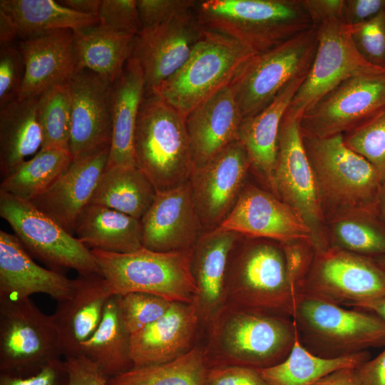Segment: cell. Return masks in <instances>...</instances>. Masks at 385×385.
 I'll list each match as a JSON object with an SVG mask.
<instances>
[{
    "instance_id": "44dd1931",
    "label": "cell",
    "mask_w": 385,
    "mask_h": 385,
    "mask_svg": "<svg viewBox=\"0 0 385 385\" xmlns=\"http://www.w3.org/2000/svg\"><path fill=\"white\" fill-rule=\"evenodd\" d=\"M203 332L195 305L173 302L162 317L130 334L133 367L176 359L197 345Z\"/></svg>"
},
{
    "instance_id": "d6a6232c",
    "label": "cell",
    "mask_w": 385,
    "mask_h": 385,
    "mask_svg": "<svg viewBox=\"0 0 385 385\" xmlns=\"http://www.w3.org/2000/svg\"><path fill=\"white\" fill-rule=\"evenodd\" d=\"M119 301L118 294L109 297L98 329L81 344V354L94 363L108 379L134 366L130 351V334L123 322Z\"/></svg>"
},
{
    "instance_id": "9a60e30c",
    "label": "cell",
    "mask_w": 385,
    "mask_h": 385,
    "mask_svg": "<svg viewBox=\"0 0 385 385\" xmlns=\"http://www.w3.org/2000/svg\"><path fill=\"white\" fill-rule=\"evenodd\" d=\"M318 43L311 67L287 111L296 117L351 76L385 68L367 63L358 52L350 26L341 20L317 26Z\"/></svg>"
},
{
    "instance_id": "816d5d0a",
    "label": "cell",
    "mask_w": 385,
    "mask_h": 385,
    "mask_svg": "<svg viewBox=\"0 0 385 385\" xmlns=\"http://www.w3.org/2000/svg\"><path fill=\"white\" fill-rule=\"evenodd\" d=\"M354 385H385V348L374 359L353 368Z\"/></svg>"
},
{
    "instance_id": "8fae6325",
    "label": "cell",
    "mask_w": 385,
    "mask_h": 385,
    "mask_svg": "<svg viewBox=\"0 0 385 385\" xmlns=\"http://www.w3.org/2000/svg\"><path fill=\"white\" fill-rule=\"evenodd\" d=\"M61 357L51 315L29 297L0 299V374L31 375Z\"/></svg>"
},
{
    "instance_id": "d6986e66",
    "label": "cell",
    "mask_w": 385,
    "mask_h": 385,
    "mask_svg": "<svg viewBox=\"0 0 385 385\" xmlns=\"http://www.w3.org/2000/svg\"><path fill=\"white\" fill-rule=\"evenodd\" d=\"M71 98L72 158L111 145L113 85L96 73L76 71L66 82Z\"/></svg>"
},
{
    "instance_id": "f907efd6",
    "label": "cell",
    "mask_w": 385,
    "mask_h": 385,
    "mask_svg": "<svg viewBox=\"0 0 385 385\" xmlns=\"http://www.w3.org/2000/svg\"><path fill=\"white\" fill-rule=\"evenodd\" d=\"M385 11V0H344L342 21L354 26Z\"/></svg>"
},
{
    "instance_id": "4316f807",
    "label": "cell",
    "mask_w": 385,
    "mask_h": 385,
    "mask_svg": "<svg viewBox=\"0 0 385 385\" xmlns=\"http://www.w3.org/2000/svg\"><path fill=\"white\" fill-rule=\"evenodd\" d=\"M75 279L35 263L16 235L0 231V299H21L36 293L57 302L68 298Z\"/></svg>"
},
{
    "instance_id": "ffe728a7",
    "label": "cell",
    "mask_w": 385,
    "mask_h": 385,
    "mask_svg": "<svg viewBox=\"0 0 385 385\" xmlns=\"http://www.w3.org/2000/svg\"><path fill=\"white\" fill-rule=\"evenodd\" d=\"M140 224L143 247L161 252L192 250L203 229L190 182L157 192Z\"/></svg>"
},
{
    "instance_id": "277c9868",
    "label": "cell",
    "mask_w": 385,
    "mask_h": 385,
    "mask_svg": "<svg viewBox=\"0 0 385 385\" xmlns=\"http://www.w3.org/2000/svg\"><path fill=\"white\" fill-rule=\"evenodd\" d=\"M133 151L135 165L157 192L188 183L195 168L185 117L156 93L144 94Z\"/></svg>"
},
{
    "instance_id": "7a4b0ae2",
    "label": "cell",
    "mask_w": 385,
    "mask_h": 385,
    "mask_svg": "<svg viewBox=\"0 0 385 385\" xmlns=\"http://www.w3.org/2000/svg\"><path fill=\"white\" fill-rule=\"evenodd\" d=\"M242 237L229 260L226 304L292 318L297 293L282 243Z\"/></svg>"
},
{
    "instance_id": "4fadbf2b",
    "label": "cell",
    "mask_w": 385,
    "mask_h": 385,
    "mask_svg": "<svg viewBox=\"0 0 385 385\" xmlns=\"http://www.w3.org/2000/svg\"><path fill=\"white\" fill-rule=\"evenodd\" d=\"M384 295L385 269L376 258L329 247L315 251L299 297L352 307Z\"/></svg>"
},
{
    "instance_id": "7bdbcfd3",
    "label": "cell",
    "mask_w": 385,
    "mask_h": 385,
    "mask_svg": "<svg viewBox=\"0 0 385 385\" xmlns=\"http://www.w3.org/2000/svg\"><path fill=\"white\" fill-rule=\"evenodd\" d=\"M350 28L354 45L362 58L374 66L385 68V11Z\"/></svg>"
},
{
    "instance_id": "4dcf8cb0",
    "label": "cell",
    "mask_w": 385,
    "mask_h": 385,
    "mask_svg": "<svg viewBox=\"0 0 385 385\" xmlns=\"http://www.w3.org/2000/svg\"><path fill=\"white\" fill-rule=\"evenodd\" d=\"M74 232L91 250L128 253L143 247L140 220L100 205L88 204L83 209Z\"/></svg>"
},
{
    "instance_id": "9c48e42d",
    "label": "cell",
    "mask_w": 385,
    "mask_h": 385,
    "mask_svg": "<svg viewBox=\"0 0 385 385\" xmlns=\"http://www.w3.org/2000/svg\"><path fill=\"white\" fill-rule=\"evenodd\" d=\"M317 43L318 29L314 26L255 53L242 66L230 85L243 119L262 111L292 79L308 73Z\"/></svg>"
},
{
    "instance_id": "8992f818",
    "label": "cell",
    "mask_w": 385,
    "mask_h": 385,
    "mask_svg": "<svg viewBox=\"0 0 385 385\" xmlns=\"http://www.w3.org/2000/svg\"><path fill=\"white\" fill-rule=\"evenodd\" d=\"M367 312L299 297L292 319L298 340L307 351L334 359L385 346V322Z\"/></svg>"
},
{
    "instance_id": "74e56055",
    "label": "cell",
    "mask_w": 385,
    "mask_h": 385,
    "mask_svg": "<svg viewBox=\"0 0 385 385\" xmlns=\"http://www.w3.org/2000/svg\"><path fill=\"white\" fill-rule=\"evenodd\" d=\"M72 159L68 150H39L2 179L0 190L30 202L53 184Z\"/></svg>"
},
{
    "instance_id": "7dc6e473",
    "label": "cell",
    "mask_w": 385,
    "mask_h": 385,
    "mask_svg": "<svg viewBox=\"0 0 385 385\" xmlns=\"http://www.w3.org/2000/svg\"><path fill=\"white\" fill-rule=\"evenodd\" d=\"M0 385H69V376L63 360L56 359L31 375L20 376L0 374Z\"/></svg>"
},
{
    "instance_id": "83f0119b",
    "label": "cell",
    "mask_w": 385,
    "mask_h": 385,
    "mask_svg": "<svg viewBox=\"0 0 385 385\" xmlns=\"http://www.w3.org/2000/svg\"><path fill=\"white\" fill-rule=\"evenodd\" d=\"M307 74L292 79L266 108L244 118L240 127L238 140L249 155L251 168L260 175L274 195V170L281 122Z\"/></svg>"
},
{
    "instance_id": "681fc988",
    "label": "cell",
    "mask_w": 385,
    "mask_h": 385,
    "mask_svg": "<svg viewBox=\"0 0 385 385\" xmlns=\"http://www.w3.org/2000/svg\"><path fill=\"white\" fill-rule=\"evenodd\" d=\"M69 385H108V378L84 355L64 358Z\"/></svg>"
},
{
    "instance_id": "6f0895ef",
    "label": "cell",
    "mask_w": 385,
    "mask_h": 385,
    "mask_svg": "<svg viewBox=\"0 0 385 385\" xmlns=\"http://www.w3.org/2000/svg\"><path fill=\"white\" fill-rule=\"evenodd\" d=\"M352 307L371 312L385 322V295L371 300L357 303Z\"/></svg>"
},
{
    "instance_id": "9f6ffc18",
    "label": "cell",
    "mask_w": 385,
    "mask_h": 385,
    "mask_svg": "<svg viewBox=\"0 0 385 385\" xmlns=\"http://www.w3.org/2000/svg\"><path fill=\"white\" fill-rule=\"evenodd\" d=\"M63 6L80 14L98 18L101 0H60Z\"/></svg>"
},
{
    "instance_id": "603a6c76",
    "label": "cell",
    "mask_w": 385,
    "mask_h": 385,
    "mask_svg": "<svg viewBox=\"0 0 385 385\" xmlns=\"http://www.w3.org/2000/svg\"><path fill=\"white\" fill-rule=\"evenodd\" d=\"M242 237L234 232L216 228L204 232L192 250L190 267L197 289L193 304L203 331L226 304L229 260Z\"/></svg>"
},
{
    "instance_id": "c3c4849f",
    "label": "cell",
    "mask_w": 385,
    "mask_h": 385,
    "mask_svg": "<svg viewBox=\"0 0 385 385\" xmlns=\"http://www.w3.org/2000/svg\"><path fill=\"white\" fill-rule=\"evenodd\" d=\"M203 385H270L257 369L240 366L207 368Z\"/></svg>"
},
{
    "instance_id": "d4e9b609",
    "label": "cell",
    "mask_w": 385,
    "mask_h": 385,
    "mask_svg": "<svg viewBox=\"0 0 385 385\" xmlns=\"http://www.w3.org/2000/svg\"><path fill=\"white\" fill-rule=\"evenodd\" d=\"M242 115L229 84L200 103L185 116L194 167L207 163L238 140Z\"/></svg>"
},
{
    "instance_id": "ab89813d",
    "label": "cell",
    "mask_w": 385,
    "mask_h": 385,
    "mask_svg": "<svg viewBox=\"0 0 385 385\" xmlns=\"http://www.w3.org/2000/svg\"><path fill=\"white\" fill-rule=\"evenodd\" d=\"M37 117L43 138L41 150H69L71 108L66 83L54 86L38 96Z\"/></svg>"
},
{
    "instance_id": "7c38bea8",
    "label": "cell",
    "mask_w": 385,
    "mask_h": 385,
    "mask_svg": "<svg viewBox=\"0 0 385 385\" xmlns=\"http://www.w3.org/2000/svg\"><path fill=\"white\" fill-rule=\"evenodd\" d=\"M287 111L281 122L274 170L276 196L292 207L312 233L315 251L329 247L326 217L299 125Z\"/></svg>"
},
{
    "instance_id": "db71d44e",
    "label": "cell",
    "mask_w": 385,
    "mask_h": 385,
    "mask_svg": "<svg viewBox=\"0 0 385 385\" xmlns=\"http://www.w3.org/2000/svg\"><path fill=\"white\" fill-rule=\"evenodd\" d=\"M312 385H354L353 368H343L320 378Z\"/></svg>"
},
{
    "instance_id": "f35d334b",
    "label": "cell",
    "mask_w": 385,
    "mask_h": 385,
    "mask_svg": "<svg viewBox=\"0 0 385 385\" xmlns=\"http://www.w3.org/2000/svg\"><path fill=\"white\" fill-rule=\"evenodd\" d=\"M207 364L199 343L173 361L131 369L111 377L108 385H203Z\"/></svg>"
},
{
    "instance_id": "f546056e",
    "label": "cell",
    "mask_w": 385,
    "mask_h": 385,
    "mask_svg": "<svg viewBox=\"0 0 385 385\" xmlns=\"http://www.w3.org/2000/svg\"><path fill=\"white\" fill-rule=\"evenodd\" d=\"M135 37L116 33L99 24L73 30L76 71H91L114 83L132 55Z\"/></svg>"
},
{
    "instance_id": "60d3db41",
    "label": "cell",
    "mask_w": 385,
    "mask_h": 385,
    "mask_svg": "<svg viewBox=\"0 0 385 385\" xmlns=\"http://www.w3.org/2000/svg\"><path fill=\"white\" fill-rule=\"evenodd\" d=\"M346 144L368 160L385 182V111L344 135Z\"/></svg>"
},
{
    "instance_id": "e575fe53",
    "label": "cell",
    "mask_w": 385,
    "mask_h": 385,
    "mask_svg": "<svg viewBox=\"0 0 385 385\" xmlns=\"http://www.w3.org/2000/svg\"><path fill=\"white\" fill-rule=\"evenodd\" d=\"M0 9L14 21L21 40L60 29L76 30L99 24L53 0H1Z\"/></svg>"
},
{
    "instance_id": "91938a15",
    "label": "cell",
    "mask_w": 385,
    "mask_h": 385,
    "mask_svg": "<svg viewBox=\"0 0 385 385\" xmlns=\"http://www.w3.org/2000/svg\"><path fill=\"white\" fill-rule=\"evenodd\" d=\"M376 259L378 260V261L381 264V265L385 269V256L381 257H379V258H376Z\"/></svg>"
},
{
    "instance_id": "5b68a950",
    "label": "cell",
    "mask_w": 385,
    "mask_h": 385,
    "mask_svg": "<svg viewBox=\"0 0 385 385\" xmlns=\"http://www.w3.org/2000/svg\"><path fill=\"white\" fill-rule=\"evenodd\" d=\"M303 140L325 217L359 210L377 212L383 183L372 165L346 144L344 135H303Z\"/></svg>"
},
{
    "instance_id": "6da1fadb",
    "label": "cell",
    "mask_w": 385,
    "mask_h": 385,
    "mask_svg": "<svg viewBox=\"0 0 385 385\" xmlns=\"http://www.w3.org/2000/svg\"><path fill=\"white\" fill-rule=\"evenodd\" d=\"M296 338L292 318L225 304L205 329L200 343L208 368L261 370L284 361Z\"/></svg>"
},
{
    "instance_id": "ba28073f",
    "label": "cell",
    "mask_w": 385,
    "mask_h": 385,
    "mask_svg": "<svg viewBox=\"0 0 385 385\" xmlns=\"http://www.w3.org/2000/svg\"><path fill=\"white\" fill-rule=\"evenodd\" d=\"M255 53L239 41L204 28L183 66L153 93L185 117L229 85L242 66Z\"/></svg>"
},
{
    "instance_id": "f1b7e54d",
    "label": "cell",
    "mask_w": 385,
    "mask_h": 385,
    "mask_svg": "<svg viewBox=\"0 0 385 385\" xmlns=\"http://www.w3.org/2000/svg\"><path fill=\"white\" fill-rule=\"evenodd\" d=\"M144 94L143 69L139 62L131 56L123 73L113 85V132L106 167L135 165L133 142Z\"/></svg>"
},
{
    "instance_id": "2e32d148",
    "label": "cell",
    "mask_w": 385,
    "mask_h": 385,
    "mask_svg": "<svg viewBox=\"0 0 385 385\" xmlns=\"http://www.w3.org/2000/svg\"><path fill=\"white\" fill-rule=\"evenodd\" d=\"M251 168L239 141L230 144L202 166L194 168L189 182L202 229H216L229 215L243 189Z\"/></svg>"
},
{
    "instance_id": "e0dca14e",
    "label": "cell",
    "mask_w": 385,
    "mask_h": 385,
    "mask_svg": "<svg viewBox=\"0 0 385 385\" xmlns=\"http://www.w3.org/2000/svg\"><path fill=\"white\" fill-rule=\"evenodd\" d=\"M203 31L193 9L165 24L143 29L135 37L131 56L143 69L145 93L155 92L183 66Z\"/></svg>"
},
{
    "instance_id": "680465c9",
    "label": "cell",
    "mask_w": 385,
    "mask_h": 385,
    "mask_svg": "<svg viewBox=\"0 0 385 385\" xmlns=\"http://www.w3.org/2000/svg\"><path fill=\"white\" fill-rule=\"evenodd\" d=\"M377 212L385 225V182L383 183L377 206Z\"/></svg>"
},
{
    "instance_id": "11a10c76",
    "label": "cell",
    "mask_w": 385,
    "mask_h": 385,
    "mask_svg": "<svg viewBox=\"0 0 385 385\" xmlns=\"http://www.w3.org/2000/svg\"><path fill=\"white\" fill-rule=\"evenodd\" d=\"M16 37L19 36L14 21L0 9V48L13 45Z\"/></svg>"
},
{
    "instance_id": "3957f363",
    "label": "cell",
    "mask_w": 385,
    "mask_h": 385,
    "mask_svg": "<svg viewBox=\"0 0 385 385\" xmlns=\"http://www.w3.org/2000/svg\"><path fill=\"white\" fill-rule=\"evenodd\" d=\"M195 13L201 25L258 53L271 49L314 25L302 0H202Z\"/></svg>"
},
{
    "instance_id": "f5cc1de1",
    "label": "cell",
    "mask_w": 385,
    "mask_h": 385,
    "mask_svg": "<svg viewBox=\"0 0 385 385\" xmlns=\"http://www.w3.org/2000/svg\"><path fill=\"white\" fill-rule=\"evenodd\" d=\"M314 26L341 20L344 0H302Z\"/></svg>"
},
{
    "instance_id": "30bf717a",
    "label": "cell",
    "mask_w": 385,
    "mask_h": 385,
    "mask_svg": "<svg viewBox=\"0 0 385 385\" xmlns=\"http://www.w3.org/2000/svg\"><path fill=\"white\" fill-rule=\"evenodd\" d=\"M0 216L27 252L51 270L72 269L79 275L101 274L91 249L31 202L0 190Z\"/></svg>"
},
{
    "instance_id": "8d00e7d4",
    "label": "cell",
    "mask_w": 385,
    "mask_h": 385,
    "mask_svg": "<svg viewBox=\"0 0 385 385\" xmlns=\"http://www.w3.org/2000/svg\"><path fill=\"white\" fill-rule=\"evenodd\" d=\"M328 231L330 247L374 258L385 256V225L378 212L337 214L329 219Z\"/></svg>"
},
{
    "instance_id": "d590c367",
    "label": "cell",
    "mask_w": 385,
    "mask_h": 385,
    "mask_svg": "<svg viewBox=\"0 0 385 385\" xmlns=\"http://www.w3.org/2000/svg\"><path fill=\"white\" fill-rule=\"evenodd\" d=\"M368 350L334 359L307 351L297 338L287 357L279 364L259 370L270 385H312L325 375L343 368H354L370 359Z\"/></svg>"
},
{
    "instance_id": "836d02e7",
    "label": "cell",
    "mask_w": 385,
    "mask_h": 385,
    "mask_svg": "<svg viewBox=\"0 0 385 385\" xmlns=\"http://www.w3.org/2000/svg\"><path fill=\"white\" fill-rule=\"evenodd\" d=\"M156 194L152 183L137 166L106 167L89 204L106 206L140 220Z\"/></svg>"
},
{
    "instance_id": "5bb4252c",
    "label": "cell",
    "mask_w": 385,
    "mask_h": 385,
    "mask_svg": "<svg viewBox=\"0 0 385 385\" xmlns=\"http://www.w3.org/2000/svg\"><path fill=\"white\" fill-rule=\"evenodd\" d=\"M385 111V69L346 79L301 116L304 136L344 135Z\"/></svg>"
},
{
    "instance_id": "f6af8a7d",
    "label": "cell",
    "mask_w": 385,
    "mask_h": 385,
    "mask_svg": "<svg viewBox=\"0 0 385 385\" xmlns=\"http://www.w3.org/2000/svg\"><path fill=\"white\" fill-rule=\"evenodd\" d=\"M25 74L22 54L14 44L0 48V108L19 98Z\"/></svg>"
},
{
    "instance_id": "1f68e13d",
    "label": "cell",
    "mask_w": 385,
    "mask_h": 385,
    "mask_svg": "<svg viewBox=\"0 0 385 385\" xmlns=\"http://www.w3.org/2000/svg\"><path fill=\"white\" fill-rule=\"evenodd\" d=\"M38 99H16L0 108V171L9 176L42 146Z\"/></svg>"
},
{
    "instance_id": "cb8c5ba5",
    "label": "cell",
    "mask_w": 385,
    "mask_h": 385,
    "mask_svg": "<svg viewBox=\"0 0 385 385\" xmlns=\"http://www.w3.org/2000/svg\"><path fill=\"white\" fill-rule=\"evenodd\" d=\"M71 295L57 302L51 315L63 358L81 354V344L98 329L113 294L101 274L78 275Z\"/></svg>"
},
{
    "instance_id": "484cf974",
    "label": "cell",
    "mask_w": 385,
    "mask_h": 385,
    "mask_svg": "<svg viewBox=\"0 0 385 385\" xmlns=\"http://www.w3.org/2000/svg\"><path fill=\"white\" fill-rule=\"evenodd\" d=\"M18 47L25 65L19 99L36 98L66 83L76 71L73 30L60 29L21 40Z\"/></svg>"
},
{
    "instance_id": "bcb514c9",
    "label": "cell",
    "mask_w": 385,
    "mask_h": 385,
    "mask_svg": "<svg viewBox=\"0 0 385 385\" xmlns=\"http://www.w3.org/2000/svg\"><path fill=\"white\" fill-rule=\"evenodd\" d=\"M193 0H136L142 30L165 24L195 9Z\"/></svg>"
},
{
    "instance_id": "b9f144b4",
    "label": "cell",
    "mask_w": 385,
    "mask_h": 385,
    "mask_svg": "<svg viewBox=\"0 0 385 385\" xmlns=\"http://www.w3.org/2000/svg\"><path fill=\"white\" fill-rule=\"evenodd\" d=\"M173 302L162 297L143 292L120 295V310L130 334L138 332L162 317Z\"/></svg>"
},
{
    "instance_id": "52a82bcc",
    "label": "cell",
    "mask_w": 385,
    "mask_h": 385,
    "mask_svg": "<svg viewBox=\"0 0 385 385\" xmlns=\"http://www.w3.org/2000/svg\"><path fill=\"white\" fill-rule=\"evenodd\" d=\"M113 294L143 292L193 304L197 289L192 250L161 252L142 247L128 253L91 250Z\"/></svg>"
},
{
    "instance_id": "ac0fdd59",
    "label": "cell",
    "mask_w": 385,
    "mask_h": 385,
    "mask_svg": "<svg viewBox=\"0 0 385 385\" xmlns=\"http://www.w3.org/2000/svg\"><path fill=\"white\" fill-rule=\"evenodd\" d=\"M217 228L246 238L312 243L311 230L302 217L272 192L255 185L243 188L235 206Z\"/></svg>"
},
{
    "instance_id": "7402d4cb",
    "label": "cell",
    "mask_w": 385,
    "mask_h": 385,
    "mask_svg": "<svg viewBox=\"0 0 385 385\" xmlns=\"http://www.w3.org/2000/svg\"><path fill=\"white\" fill-rule=\"evenodd\" d=\"M110 148L105 146L73 158L53 184L30 202L73 234L76 218L89 204L106 168Z\"/></svg>"
},
{
    "instance_id": "ee69618b",
    "label": "cell",
    "mask_w": 385,
    "mask_h": 385,
    "mask_svg": "<svg viewBox=\"0 0 385 385\" xmlns=\"http://www.w3.org/2000/svg\"><path fill=\"white\" fill-rule=\"evenodd\" d=\"M98 19L116 33L136 36L142 31L136 0H101Z\"/></svg>"
}]
</instances>
